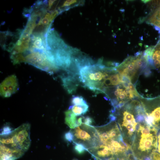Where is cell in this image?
Segmentation results:
<instances>
[{
  "label": "cell",
  "instance_id": "6da1fadb",
  "mask_svg": "<svg viewBox=\"0 0 160 160\" xmlns=\"http://www.w3.org/2000/svg\"><path fill=\"white\" fill-rule=\"evenodd\" d=\"M30 130L29 124H22L14 129L9 135L0 136V145L24 154L31 145Z\"/></svg>",
  "mask_w": 160,
  "mask_h": 160
},
{
  "label": "cell",
  "instance_id": "7a4b0ae2",
  "mask_svg": "<svg viewBox=\"0 0 160 160\" xmlns=\"http://www.w3.org/2000/svg\"><path fill=\"white\" fill-rule=\"evenodd\" d=\"M23 55L25 63L51 74L59 70L56 65L53 55L49 51L27 50Z\"/></svg>",
  "mask_w": 160,
  "mask_h": 160
},
{
  "label": "cell",
  "instance_id": "3957f363",
  "mask_svg": "<svg viewBox=\"0 0 160 160\" xmlns=\"http://www.w3.org/2000/svg\"><path fill=\"white\" fill-rule=\"evenodd\" d=\"M71 129L74 135L73 143L82 144L87 150L100 144L99 136L94 126L83 123L75 129Z\"/></svg>",
  "mask_w": 160,
  "mask_h": 160
},
{
  "label": "cell",
  "instance_id": "277c9868",
  "mask_svg": "<svg viewBox=\"0 0 160 160\" xmlns=\"http://www.w3.org/2000/svg\"><path fill=\"white\" fill-rule=\"evenodd\" d=\"M145 121L150 127L160 130V95L144 98Z\"/></svg>",
  "mask_w": 160,
  "mask_h": 160
},
{
  "label": "cell",
  "instance_id": "5b68a950",
  "mask_svg": "<svg viewBox=\"0 0 160 160\" xmlns=\"http://www.w3.org/2000/svg\"><path fill=\"white\" fill-rule=\"evenodd\" d=\"M140 55L135 56V57H128L123 63L116 67L117 71L121 76L128 77L131 82H133L135 84L140 74L144 71L137 64V61Z\"/></svg>",
  "mask_w": 160,
  "mask_h": 160
},
{
  "label": "cell",
  "instance_id": "8992f818",
  "mask_svg": "<svg viewBox=\"0 0 160 160\" xmlns=\"http://www.w3.org/2000/svg\"><path fill=\"white\" fill-rule=\"evenodd\" d=\"M18 87L16 76H10L6 78L0 84L1 95L4 97H9L17 91Z\"/></svg>",
  "mask_w": 160,
  "mask_h": 160
},
{
  "label": "cell",
  "instance_id": "52a82bcc",
  "mask_svg": "<svg viewBox=\"0 0 160 160\" xmlns=\"http://www.w3.org/2000/svg\"><path fill=\"white\" fill-rule=\"evenodd\" d=\"M65 123L71 129H74L79 126L78 118L71 109H68L65 112Z\"/></svg>",
  "mask_w": 160,
  "mask_h": 160
},
{
  "label": "cell",
  "instance_id": "ba28073f",
  "mask_svg": "<svg viewBox=\"0 0 160 160\" xmlns=\"http://www.w3.org/2000/svg\"><path fill=\"white\" fill-rule=\"evenodd\" d=\"M89 106L87 104L83 105H72L69 108L77 116H82L88 111Z\"/></svg>",
  "mask_w": 160,
  "mask_h": 160
},
{
  "label": "cell",
  "instance_id": "9c48e42d",
  "mask_svg": "<svg viewBox=\"0 0 160 160\" xmlns=\"http://www.w3.org/2000/svg\"><path fill=\"white\" fill-rule=\"evenodd\" d=\"M71 103L72 105H83L87 104L86 101L82 96L78 95H73Z\"/></svg>",
  "mask_w": 160,
  "mask_h": 160
},
{
  "label": "cell",
  "instance_id": "30bf717a",
  "mask_svg": "<svg viewBox=\"0 0 160 160\" xmlns=\"http://www.w3.org/2000/svg\"><path fill=\"white\" fill-rule=\"evenodd\" d=\"M74 149L75 151L78 154H82L87 151V149L82 144L73 143Z\"/></svg>",
  "mask_w": 160,
  "mask_h": 160
},
{
  "label": "cell",
  "instance_id": "8fae6325",
  "mask_svg": "<svg viewBox=\"0 0 160 160\" xmlns=\"http://www.w3.org/2000/svg\"><path fill=\"white\" fill-rule=\"evenodd\" d=\"M13 128L8 124H6L1 129L0 136L6 135L9 134L13 130Z\"/></svg>",
  "mask_w": 160,
  "mask_h": 160
},
{
  "label": "cell",
  "instance_id": "7c38bea8",
  "mask_svg": "<svg viewBox=\"0 0 160 160\" xmlns=\"http://www.w3.org/2000/svg\"><path fill=\"white\" fill-rule=\"evenodd\" d=\"M64 137L65 140L68 143L73 142L74 135L73 132L71 129L69 131L65 133L64 135Z\"/></svg>",
  "mask_w": 160,
  "mask_h": 160
},
{
  "label": "cell",
  "instance_id": "4fadbf2b",
  "mask_svg": "<svg viewBox=\"0 0 160 160\" xmlns=\"http://www.w3.org/2000/svg\"><path fill=\"white\" fill-rule=\"evenodd\" d=\"M77 0H66L65 1L61 7V8H68L71 6H74L75 4H77Z\"/></svg>",
  "mask_w": 160,
  "mask_h": 160
},
{
  "label": "cell",
  "instance_id": "5bb4252c",
  "mask_svg": "<svg viewBox=\"0 0 160 160\" xmlns=\"http://www.w3.org/2000/svg\"><path fill=\"white\" fill-rule=\"evenodd\" d=\"M153 61H155L159 67L158 71L160 72V56L153 53L152 56Z\"/></svg>",
  "mask_w": 160,
  "mask_h": 160
},
{
  "label": "cell",
  "instance_id": "9a60e30c",
  "mask_svg": "<svg viewBox=\"0 0 160 160\" xmlns=\"http://www.w3.org/2000/svg\"><path fill=\"white\" fill-rule=\"evenodd\" d=\"M94 122L93 119L89 116H84L83 119V123L86 124L92 125V124Z\"/></svg>",
  "mask_w": 160,
  "mask_h": 160
},
{
  "label": "cell",
  "instance_id": "2e32d148",
  "mask_svg": "<svg viewBox=\"0 0 160 160\" xmlns=\"http://www.w3.org/2000/svg\"><path fill=\"white\" fill-rule=\"evenodd\" d=\"M150 157L151 160H160V154L156 150L152 153Z\"/></svg>",
  "mask_w": 160,
  "mask_h": 160
},
{
  "label": "cell",
  "instance_id": "e0dca14e",
  "mask_svg": "<svg viewBox=\"0 0 160 160\" xmlns=\"http://www.w3.org/2000/svg\"><path fill=\"white\" fill-rule=\"evenodd\" d=\"M158 149H156V151L160 154V131L158 135Z\"/></svg>",
  "mask_w": 160,
  "mask_h": 160
},
{
  "label": "cell",
  "instance_id": "ac0fdd59",
  "mask_svg": "<svg viewBox=\"0 0 160 160\" xmlns=\"http://www.w3.org/2000/svg\"><path fill=\"white\" fill-rule=\"evenodd\" d=\"M127 160H138L133 155L130 153L127 156Z\"/></svg>",
  "mask_w": 160,
  "mask_h": 160
},
{
  "label": "cell",
  "instance_id": "d6986e66",
  "mask_svg": "<svg viewBox=\"0 0 160 160\" xmlns=\"http://www.w3.org/2000/svg\"><path fill=\"white\" fill-rule=\"evenodd\" d=\"M142 51H138L135 54V57H137L142 54Z\"/></svg>",
  "mask_w": 160,
  "mask_h": 160
},
{
  "label": "cell",
  "instance_id": "ffe728a7",
  "mask_svg": "<svg viewBox=\"0 0 160 160\" xmlns=\"http://www.w3.org/2000/svg\"><path fill=\"white\" fill-rule=\"evenodd\" d=\"M139 19H140V20H139L138 21V23L139 24H140L142 23L144 21V17H143L142 18H140Z\"/></svg>",
  "mask_w": 160,
  "mask_h": 160
},
{
  "label": "cell",
  "instance_id": "44dd1931",
  "mask_svg": "<svg viewBox=\"0 0 160 160\" xmlns=\"http://www.w3.org/2000/svg\"><path fill=\"white\" fill-rule=\"evenodd\" d=\"M153 26H154V28L155 29V30L156 31H158L160 30V28H159V27H158V26H156V25H153Z\"/></svg>",
  "mask_w": 160,
  "mask_h": 160
},
{
  "label": "cell",
  "instance_id": "7402d4cb",
  "mask_svg": "<svg viewBox=\"0 0 160 160\" xmlns=\"http://www.w3.org/2000/svg\"><path fill=\"white\" fill-rule=\"evenodd\" d=\"M141 1L144 4H146L147 3V2H149L150 1L149 0H141Z\"/></svg>",
  "mask_w": 160,
  "mask_h": 160
},
{
  "label": "cell",
  "instance_id": "603a6c76",
  "mask_svg": "<svg viewBox=\"0 0 160 160\" xmlns=\"http://www.w3.org/2000/svg\"><path fill=\"white\" fill-rule=\"evenodd\" d=\"M119 11L121 13H123L125 11V10L123 8H121L119 9Z\"/></svg>",
  "mask_w": 160,
  "mask_h": 160
},
{
  "label": "cell",
  "instance_id": "cb8c5ba5",
  "mask_svg": "<svg viewBox=\"0 0 160 160\" xmlns=\"http://www.w3.org/2000/svg\"><path fill=\"white\" fill-rule=\"evenodd\" d=\"M139 38L140 39V40H143V37L142 36H141V37H140Z\"/></svg>",
  "mask_w": 160,
  "mask_h": 160
},
{
  "label": "cell",
  "instance_id": "d4e9b609",
  "mask_svg": "<svg viewBox=\"0 0 160 160\" xmlns=\"http://www.w3.org/2000/svg\"><path fill=\"white\" fill-rule=\"evenodd\" d=\"M145 49H146L147 47H148V45H145Z\"/></svg>",
  "mask_w": 160,
  "mask_h": 160
},
{
  "label": "cell",
  "instance_id": "484cf974",
  "mask_svg": "<svg viewBox=\"0 0 160 160\" xmlns=\"http://www.w3.org/2000/svg\"><path fill=\"white\" fill-rule=\"evenodd\" d=\"M145 160H151V158L150 157L146 159Z\"/></svg>",
  "mask_w": 160,
  "mask_h": 160
},
{
  "label": "cell",
  "instance_id": "4316f807",
  "mask_svg": "<svg viewBox=\"0 0 160 160\" xmlns=\"http://www.w3.org/2000/svg\"><path fill=\"white\" fill-rule=\"evenodd\" d=\"M139 45L141 47L142 45V44L141 43H139Z\"/></svg>",
  "mask_w": 160,
  "mask_h": 160
},
{
  "label": "cell",
  "instance_id": "83f0119b",
  "mask_svg": "<svg viewBox=\"0 0 160 160\" xmlns=\"http://www.w3.org/2000/svg\"><path fill=\"white\" fill-rule=\"evenodd\" d=\"M72 160H78L77 159H73Z\"/></svg>",
  "mask_w": 160,
  "mask_h": 160
},
{
  "label": "cell",
  "instance_id": "f1b7e54d",
  "mask_svg": "<svg viewBox=\"0 0 160 160\" xmlns=\"http://www.w3.org/2000/svg\"><path fill=\"white\" fill-rule=\"evenodd\" d=\"M158 33L160 34V30L159 31Z\"/></svg>",
  "mask_w": 160,
  "mask_h": 160
},
{
  "label": "cell",
  "instance_id": "f546056e",
  "mask_svg": "<svg viewBox=\"0 0 160 160\" xmlns=\"http://www.w3.org/2000/svg\"><path fill=\"white\" fill-rule=\"evenodd\" d=\"M159 38H160V35H159Z\"/></svg>",
  "mask_w": 160,
  "mask_h": 160
}]
</instances>
